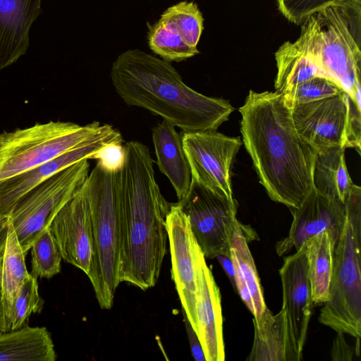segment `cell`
<instances>
[{
    "label": "cell",
    "instance_id": "cell-1",
    "mask_svg": "<svg viewBox=\"0 0 361 361\" xmlns=\"http://www.w3.org/2000/svg\"><path fill=\"white\" fill-rule=\"evenodd\" d=\"M238 110L243 142L260 183L271 200L296 208L313 187L316 151L300 137L276 91L250 90Z\"/></svg>",
    "mask_w": 361,
    "mask_h": 361
},
{
    "label": "cell",
    "instance_id": "cell-2",
    "mask_svg": "<svg viewBox=\"0 0 361 361\" xmlns=\"http://www.w3.org/2000/svg\"><path fill=\"white\" fill-rule=\"evenodd\" d=\"M120 173L119 280L146 290L157 283L167 252L169 203L155 178L148 147L137 141L124 145Z\"/></svg>",
    "mask_w": 361,
    "mask_h": 361
},
{
    "label": "cell",
    "instance_id": "cell-3",
    "mask_svg": "<svg viewBox=\"0 0 361 361\" xmlns=\"http://www.w3.org/2000/svg\"><path fill=\"white\" fill-rule=\"evenodd\" d=\"M110 78L128 106L147 110L183 133L216 130L234 111L228 100L188 86L170 62L140 49L121 53Z\"/></svg>",
    "mask_w": 361,
    "mask_h": 361
},
{
    "label": "cell",
    "instance_id": "cell-4",
    "mask_svg": "<svg viewBox=\"0 0 361 361\" xmlns=\"http://www.w3.org/2000/svg\"><path fill=\"white\" fill-rule=\"evenodd\" d=\"M307 20L317 64L361 110V0L339 1Z\"/></svg>",
    "mask_w": 361,
    "mask_h": 361
},
{
    "label": "cell",
    "instance_id": "cell-5",
    "mask_svg": "<svg viewBox=\"0 0 361 361\" xmlns=\"http://www.w3.org/2000/svg\"><path fill=\"white\" fill-rule=\"evenodd\" d=\"M120 171L104 169L98 164L84 186L87 195L93 232V255L89 274L102 309L113 306L119 280L121 189Z\"/></svg>",
    "mask_w": 361,
    "mask_h": 361
},
{
    "label": "cell",
    "instance_id": "cell-6",
    "mask_svg": "<svg viewBox=\"0 0 361 361\" xmlns=\"http://www.w3.org/2000/svg\"><path fill=\"white\" fill-rule=\"evenodd\" d=\"M346 218L334 251L329 300L319 322L355 338L361 336V188L353 185L345 202Z\"/></svg>",
    "mask_w": 361,
    "mask_h": 361
},
{
    "label": "cell",
    "instance_id": "cell-7",
    "mask_svg": "<svg viewBox=\"0 0 361 361\" xmlns=\"http://www.w3.org/2000/svg\"><path fill=\"white\" fill-rule=\"evenodd\" d=\"M119 131L93 121L85 126L49 121L0 133V182L35 168L65 152Z\"/></svg>",
    "mask_w": 361,
    "mask_h": 361
},
{
    "label": "cell",
    "instance_id": "cell-8",
    "mask_svg": "<svg viewBox=\"0 0 361 361\" xmlns=\"http://www.w3.org/2000/svg\"><path fill=\"white\" fill-rule=\"evenodd\" d=\"M88 160L80 161L53 175L14 206L6 223L12 224L25 256L59 211L85 183L90 173Z\"/></svg>",
    "mask_w": 361,
    "mask_h": 361
},
{
    "label": "cell",
    "instance_id": "cell-9",
    "mask_svg": "<svg viewBox=\"0 0 361 361\" xmlns=\"http://www.w3.org/2000/svg\"><path fill=\"white\" fill-rule=\"evenodd\" d=\"M300 137L316 152L331 147L360 149L361 110L340 94L290 109Z\"/></svg>",
    "mask_w": 361,
    "mask_h": 361
},
{
    "label": "cell",
    "instance_id": "cell-10",
    "mask_svg": "<svg viewBox=\"0 0 361 361\" xmlns=\"http://www.w3.org/2000/svg\"><path fill=\"white\" fill-rule=\"evenodd\" d=\"M177 204L185 214L205 258L231 257L230 241L239 226L235 200L219 195L191 179L185 196Z\"/></svg>",
    "mask_w": 361,
    "mask_h": 361
},
{
    "label": "cell",
    "instance_id": "cell-11",
    "mask_svg": "<svg viewBox=\"0 0 361 361\" xmlns=\"http://www.w3.org/2000/svg\"><path fill=\"white\" fill-rule=\"evenodd\" d=\"M192 179L234 200L231 166L242 142L216 130L181 133Z\"/></svg>",
    "mask_w": 361,
    "mask_h": 361
},
{
    "label": "cell",
    "instance_id": "cell-12",
    "mask_svg": "<svg viewBox=\"0 0 361 361\" xmlns=\"http://www.w3.org/2000/svg\"><path fill=\"white\" fill-rule=\"evenodd\" d=\"M204 18L193 1H180L169 7L159 20L148 25L150 49L162 59L180 62L199 54L197 48Z\"/></svg>",
    "mask_w": 361,
    "mask_h": 361
},
{
    "label": "cell",
    "instance_id": "cell-13",
    "mask_svg": "<svg viewBox=\"0 0 361 361\" xmlns=\"http://www.w3.org/2000/svg\"><path fill=\"white\" fill-rule=\"evenodd\" d=\"M49 229L62 259L89 274L93 255L90 203L83 185L59 211Z\"/></svg>",
    "mask_w": 361,
    "mask_h": 361
},
{
    "label": "cell",
    "instance_id": "cell-14",
    "mask_svg": "<svg viewBox=\"0 0 361 361\" xmlns=\"http://www.w3.org/2000/svg\"><path fill=\"white\" fill-rule=\"evenodd\" d=\"M166 228L171 252V279L175 283L183 312L197 334L196 240L185 214L177 203L171 204L166 216Z\"/></svg>",
    "mask_w": 361,
    "mask_h": 361
},
{
    "label": "cell",
    "instance_id": "cell-15",
    "mask_svg": "<svg viewBox=\"0 0 361 361\" xmlns=\"http://www.w3.org/2000/svg\"><path fill=\"white\" fill-rule=\"evenodd\" d=\"M111 142H123L120 132L94 140L45 162L29 171L0 182V242L6 237V221L18 201L29 191L61 170L94 153Z\"/></svg>",
    "mask_w": 361,
    "mask_h": 361
},
{
    "label": "cell",
    "instance_id": "cell-16",
    "mask_svg": "<svg viewBox=\"0 0 361 361\" xmlns=\"http://www.w3.org/2000/svg\"><path fill=\"white\" fill-rule=\"evenodd\" d=\"M290 211L293 221L288 234L276 245L279 256L293 248L298 250L309 238L326 230H331L338 239L346 218L345 204L323 195L314 187Z\"/></svg>",
    "mask_w": 361,
    "mask_h": 361
},
{
    "label": "cell",
    "instance_id": "cell-17",
    "mask_svg": "<svg viewBox=\"0 0 361 361\" xmlns=\"http://www.w3.org/2000/svg\"><path fill=\"white\" fill-rule=\"evenodd\" d=\"M195 257L197 336L206 361H224L225 347L220 290L197 242Z\"/></svg>",
    "mask_w": 361,
    "mask_h": 361
},
{
    "label": "cell",
    "instance_id": "cell-18",
    "mask_svg": "<svg viewBox=\"0 0 361 361\" xmlns=\"http://www.w3.org/2000/svg\"><path fill=\"white\" fill-rule=\"evenodd\" d=\"M279 274L283 289L282 308L292 335L302 353L314 306L305 243L295 254L284 257Z\"/></svg>",
    "mask_w": 361,
    "mask_h": 361
},
{
    "label": "cell",
    "instance_id": "cell-19",
    "mask_svg": "<svg viewBox=\"0 0 361 361\" xmlns=\"http://www.w3.org/2000/svg\"><path fill=\"white\" fill-rule=\"evenodd\" d=\"M42 0H0V71L16 62L30 44V30Z\"/></svg>",
    "mask_w": 361,
    "mask_h": 361
},
{
    "label": "cell",
    "instance_id": "cell-20",
    "mask_svg": "<svg viewBox=\"0 0 361 361\" xmlns=\"http://www.w3.org/2000/svg\"><path fill=\"white\" fill-rule=\"evenodd\" d=\"M255 336L247 361H300V351L283 308L276 314L267 309L253 318Z\"/></svg>",
    "mask_w": 361,
    "mask_h": 361
},
{
    "label": "cell",
    "instance_id": "cell-21",
    "mask_svg": "<svg viewBox=\"0 0 361 361\" xmlns=\"http://www.w3.org/2000/svg\"><path fill=\"white\" fill-rule=\"evenodd\" d=\"M274 55L277 68L274 87L276 92L282 95L314 76L326 77L312 54L307 20L302 24L300 37L293 42H284Z\"/></svg>",
    "mask_w": 361,
    "mask_h": 361
},
{
    "label": "cell",
    "instance_id": "cell-22",
    "mask_svg": "<svg viewBox=\"0 0 361 361\" xmlns=\"http://www.w3.org/2000/svg\"><path fill=\"white\" fill-rule=\"evenodd\" d=\"M152 142L158 169L168 178L180 200L187 194L192 179L181 134L163 120L152 129Z\"/></svg>",
    "mask_w": 361,
    "mask_h": 361
},
{
    "label": "cell",
    "instance_id": "cell-23",
    "mask_svg": "<svg viewBox=\"0 0 361 361\" xmlns=\"http://www.w3.org/2000/svg\"><path fill=\"white\" fill-rule=\"evenodd\" d=\"M246 226L240 223L230 241L231 257L235 270L236 292L254 318L267 309L260 279L248 246Z\"/></svg>",
    "mask_w": 361,
    "mask_h": 361
},
{
    "label": "cell",
    "instance_id": "cell-24",
    "mask_svg": "<svg viewBox=\"0 0 361 361\" xmlns=\"http://www.w3.org/2000/svg\"><path fill=\"white\" fill-rule=\"evenodd\" d=\"M25 257L14 228L8 221L1 270L0 332L11 331L16 301L25 279L30 275L26 269Z\"/></svg>",
    "mask_w": 361,
    "mask_h": 361
},
{
    "label": "cell",
    "instance_id": "cell-25",
    "mask_svg": "<svg viewBox=\"0 0 361 361\" xmlns=\"http://www.w3.org/2000/svg\"><path fill=\"white\" fill-rule=\"evenodd\" d=\"M56 354L46 327H23L0 332V361H55Z\"/></svg>",
    "mask_w": 361,
    "mask_h": 361
},
{
    "label": "cell",
    "instance_id": "cell-26",
    "mask_svg": "<svg viewBox=\"0 0 361 361\" xmlns=\"http://www.w3.org/2000/svg\"><path fill=\"white\" fill-rule=\"evenodd\" d=\"M337 238L331 230L322 231L305 242L307 276L314 305L329 300Z\"/></svg>",
    "mask_w": 361,
    "mask_h": 361
},
{
    "label": "cell",
    "instance_id": "cell-27",
    "mask_svg": "<svg viewBox=\"0 0 361 361\" xmlns=\"http://www.w3.org/2000/svg\"><path fill=\"white\" fill-rule=\"evenodd\" d=\"M345 151L341 147H331L316 152L313 169V187L343 204L354 185L347 169Z\"/></svg>",
    "mask_w": 361,
    "mask_h": 361
},
{
    "label": "cell",
    "instance_id": "cell-28",
    "mask_svg": "<svg viewBox=\"0 0 361 361\" xmlns=\"http://www.w3.org/2000/svg\"><path fill=\"white\" fill-rule=\"evenodd\" d=\"M30 250V275L51 279L60 273L62 257L49 227L35 240Z\"/></svg>",
    "mask_w": 361,
    "mask_h": 361
},
{
    "label": "cell",
    "instance_id": "cell-29",
    "mask_svg": "<svg viewBox=\"0 0 361 361\" xmlns=\"http://www.w3.org/2000/svg\"><path fill=\"white\" fill-rule=\"evenodd\" d=\"M343 91L330 79L318 75L308 79L282 95L286 105L293 106L331 97Z\"/></svg>",
    "mask_w": 361,
    "mask_h": 361
},
{
    "label": "cell",
    "instance_id": "cell-30",
    "mask_svg": "<svg viewBox=\"0 0 361 361\" xmlns=\"http://www.w3.org/2000/svg\"><path fill=\"white\" fill-rule=\"evenodd\" d=\"M44 300L39 295L37 278L29 275L25 279L16 301L11 331L23 327L32 313H39L44 306Z\"/></svg>",
    "mask_w": 361,
    "mask_h": 361
},
{
    "label": "cell",
    "instance_id": "cell-31",
    "mask_svg": "<svg viewBox=\"0 0 361 361\" xmlns=\"http://www.w3.org/2000/svg\"><path fill=\"white\" fill-rule=\"evenodd\" d=\"M341 0H276L281 14L290 23L302 24L310 16Z\"/></svg>",
    "mask_w": 361,
    "mask_h": 361
},
{
    "label": "cell",
    "instance_id": "cell-32",
    "mask_svg": "<svg viewBox=\"0 0 361 361\" xmlns=\"http://www.w3.org/2000/svg\"><path fill=\"white\" fill-rule=\"evenodd\" d=\"M123 142H111L93 154L91 159L97 160V163L104 169L110 171H120L125 162V147Z\"/></svg>",
    "mask_w": 361,
    "mask_h": 361
},
{
    "label": "cell",
    "instance_id": "cell-33",
    "mask_svg": "<svg viewBox=\"0 0 361 361\" xmlns=\"http://www.w3.org/2000/svg\"><path fill=\"white\" fill-rule=\"evenodd\" d=\"M355 353L356 355L355 349L347 343L344 338V334L340 331L337 332L331 352L332 360H352Z\"/></svg>",
    "mask_w": 361,
    "mask_h": 361
},
{
    "label": "cell",
    "instance_id": "cell-34",
    "mask_svg": "<svg viewBox=\"0 0 361 361\" xmlns=\"http://www.w3.org/2000/svg\"><path fill=\"white\" fill-rule=\"evenodd\" d=\"M184 322L190 345L191 352L195 360L197 361H206L204 350L198 336L190 324L186 315L184 313Z\"/></svg>",
    "mask_w": 361,
    "mask_h": 361
},
{
    "label": "cell",
    "instance_id": "cell-35",
    "mask_svg": "<svg viewBox=\"0 0 361 361\" xmlns=\"http://www.w3.org/2000/svg\"><path fill=\"white\" fill-rule=\"evenodd\" d=\"M216 258L221 264L227 276L228 277L233 288L236 291L235 270L231 257L225 255H219L216 256Z\"/></svg>",
    "mask_w": 361,
    "mask_h": 361
},
{
    "label": "cell",
    "instance_id": "cell-36",
    "mask_svg": "<svg viewBox=\"0 0 361 361\" xmlns=\"http://www.w3.org/2000/svg\"><path fill=\"white\" fill-rule=\"evenodd\" d=\"M4 250H0V298H1V270Z\"/></svg>",
    "mask_w": 361,
    "mask_h": 361
},
{
    "label": "cell",
    "instance_id": "cell-37",
    "mask_svg": "<svg viewBox=\"0 0 361 361\" xmlns=\"http://www.w3.org/2000/svg\"><path fill=\"white\" fill-rule=\"evenodd\" d=\"M0 250H4V249H2V248H1V247H0Z\"/></svg>",
    "mask_w": 361,
    "mask_h": 361
}]
</instances>
